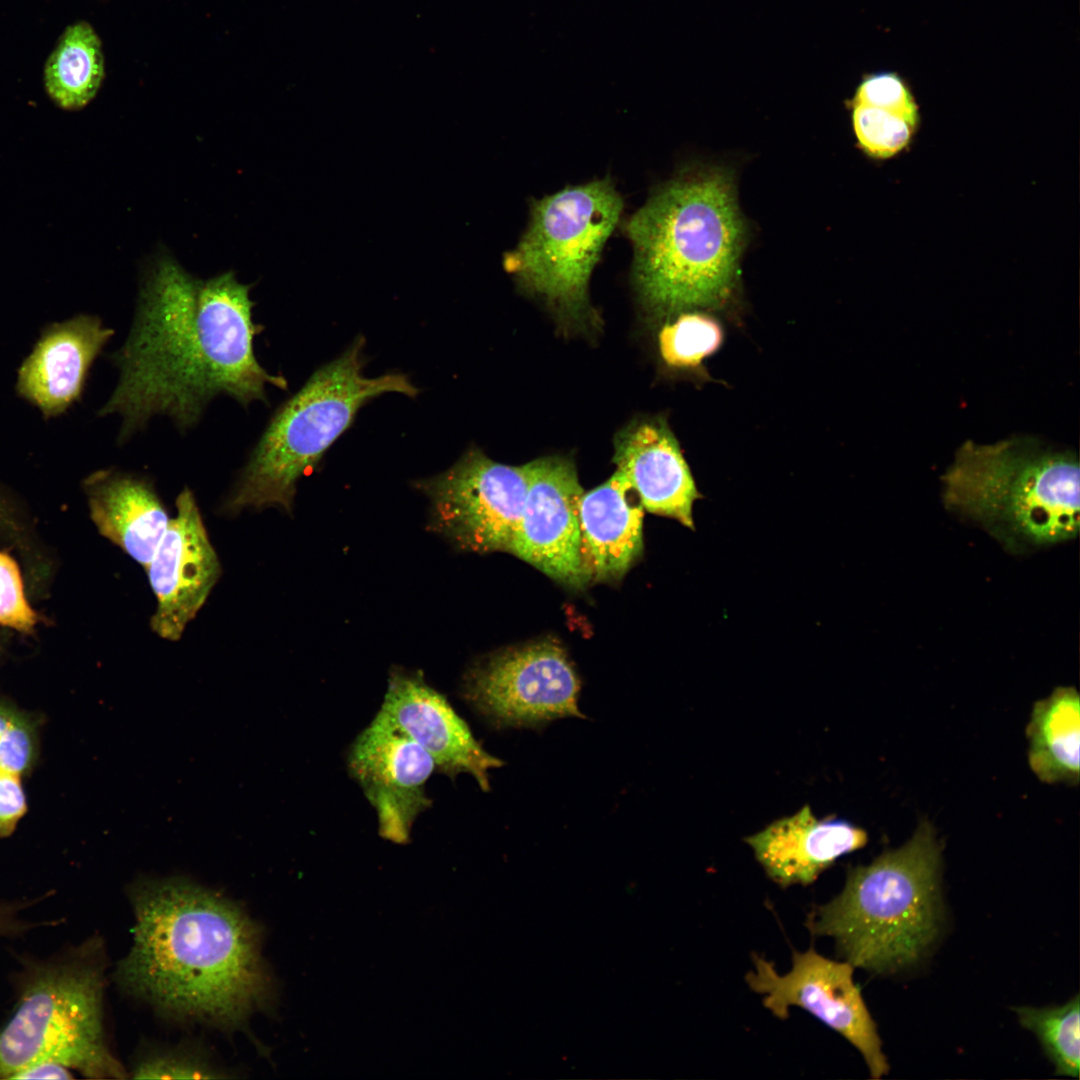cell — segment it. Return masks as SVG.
Returning a JSON list of instances; mask_svg holds the SVG:
<instances>
[{
  "instance_id": "cell-1",
  "label": "cell",
  "mask_w": 1080,
  "mask_h": 1080,
  "mask_svg": "<svg viewBox=\"0 0 1080 1080\" xmlns=\"http://www.w3.org/2000/svg\"><path fill=\"white\" fill-rule=\"evenodd\" d=\"M250 286L231 271L208 280L171 257L158 259L140 288L126 340L111 354L119 371L100 416L121 419L127 442L157 416L180 431L195 427L212 400L226 396L243 408L267 403V387H288L258 361Z\"/></svg>"
},
{
  "instance_id": "cell-2",
  "label": "cell",
  "mask_w": 1080,
  "mask_h": 1080,
  "mask_svg": "<svg viewBox=\"0 0 1080 1080\" xmlns=\"http://www.w3.org/2000/svg\"><path fill=\"white\" fill-rule=\"evenodd\" d=\"M133 945L116 978L129 993L182 1018L235 1026L270 984L255 923L222 896L182 879L132 892Z\"/></svg>"
},
{
  "instance_id": "cell-3",
  "label": "cell",
  "mask_w": 1080,
  "mask_h": 1080,
  "mask_svg": "<svg viewBox=\"0 0 1080 1080\" xmlns=\"http://www.w3.org/2000/svg\"><path fill=\"white\" fill-rule=\"evenodd\" d=\"M625 232L636 287L657 314L717 307L732 293L745 226L726 172L671 181L630 217Z\"/></svg>"
},
{
  "instance_id": "cell-4",
  "label": "cell",
  "mask_w": 1080,
  "mask_h": 1080,
  "mask_svg": "<svg viewBox=\"0 0 1080 1080\" xmlns=\"http://www.w3.org/2000/svg\"><path fill=\"white\" fill-rule=\"evenodd\" d=\"M941 843L922 819L901 847L850 867L841 893L809 915L812 934L829 936L853 967L893 973L917 962L942 923Z\"/></svg>"
},
{
  "instance_id": "cell-5",
  "label": "cell",
  "mask_w": 1080,
  "mask_h": 1080,
  "mask_svg": "<svg viewBox=\"0 0 1080 1080\" xmlns=\"http://www.w3.org/2000/svg\"><path fill=\"white\" fill-rule=\"evenodd\" d=\"M945 505L1009 545H1048L1079 530V462L1032 437L966 441L943 476Z\"/></svg>"
},
{
  "instance_id": "cell-6",
  "label": "cell",
  "mask_w": 1080,
  "mask_h": 1080,
  "mask_svg": "<svg viewBox=\"0 0 1080 1080\" xmlns=\"http://www.w3.org/2000/svg\"><path fill=\"white\" fill-rule=\"evenodd\" d=\"M364 347V337H356L276 410L229 494V511L276 506L291 513L297 482L348 429L363 405L384 393L417 396L418 388L403 374L366 377Z\"/></svg>"
},
{
  "instance_id": "cell-7",
  "label": "cell",
  "mask_w": 1080,
  "mask_h": 1080,
  "mask_svg": "<svg viewBox=\"0 0 1080 1080\" xmlns=\"http://www.w3.org/2000/svg\"><path fill=\"white\" fill-rule=\"evenodd\" d=\"M96 943L31 967L0 1030V1079L55 1062L88 1078H125L103 1028V968Z\"/></svg>"
},
{
  "instance_id": "cell-8",
  "label": "cell",
  "mask_w": 1080,
  "mask_h": 1080,
  "mask_svg": "<svg viewBox=\"0 0 1080 1080\" xmlns=\"http://www.w3.org/2000/svg\"><path fill=\"white\" fill-rule=\"evenodd\" d=\"M622 208L609 178L534 201L527 230L506 267L526 288L569 314L585 312L591 273Z\"/></svg>"
},
{
  "instance_id": "cell-9",
  "label": "cell",
  "mask_w": 1080,
  "mask_h": 1080,
  "mask_svg": "<svg viewBox=\"0 0 1080 1080\" xmlns=\"http://www.w3.org/2000/svg\"><path fill=\"white\" fill-rule=\"evenodd\" d=\"M528 485L525 465L468 450L442 473L414 482L429 500L428 529L459 549L509 552Z\"/></svg>"
},
{
  "instance_id": "cell-10",
  "label": "cell",
  "mask_w": 1080,
  "mask_h": 1080,
  "mask_svg": "<svg viewBox=\"0 0 1080 1080\" xmlns=\"http://www.w3.org/2000/svg\"><path fill=\"white\" fill-rule=\"evenodd\" d=\"M579 677L558 643L542 640L496 652L474 664L465 700L497 728L540 727L557 718H584Z\"/></svg>"
},
{
  "instance_id": "cell-11",
  "label": "cell",
  "mask_w": 1080,
  "mask_h": 1080,
  "mask_svg": "<svg viewBox=\"0 0 1080 1080\" xmlns=\"http://www.w3.org/2000/svg\"><path fill=\"white\" fill-rule=\"evenodd\" d=\"M755 970L747 973L749 987L763 994V1005L780 1019L789 1016V1007L807 1010L846 1038L862 1054L873 1079L889 1073L877 1033L859 987L853 981V966L818 954L813 948L794 952L791 970L780 975L772 962L753 955Z\"/></svg>"
},
{
  "instance_id": "cell-12",
  "label": "cell",
  "mask_w": 1080,
  "mask_h": 1080,
  "mask_svg": "<svg viewBox=\"0 0 1080 1080\" xmlns=\"http://www.w3.org/2000/svg\"><path fill=\"white\" fill-rule=\"evenodd\" d=\"M528 485L510 553L553 580L574 589L593 573L580 528L583 495L573 462L549 456L525 464Z\"/></svg>"
},
{
  "instance_id": "cell-13",
  "label": "cell",
  "mask_w": 1080,
  "mask_h": 1080,
  "mask_svg": "<svg viewBox=\"0 0 1080 1080\" xmlns=\"http://www.w3.org/2000/svg\"><path fill=\"white\" fill-rule=\"evenodd\" d=\"M347 765L376 812L379 835L407 844L417 817L432 804L425 789L436 771L431 756L374 717L350 746Z\"/></svg>"
},
{
  "instance_id": "cell-14",
  "label": "cell",
  "mask_w": 1080,
  "mask_h": 1080,
  "mask_svg": "<svg viewBox=\"0 0 1080 1080\" xmlns=\"http://www.w3.org/2000/svg\"><path fill=\"white\" fill-rule=\"evenodd\" d=\"M177 514L145 567L157 599L151 628L159 637L177 641L207 600L220 576V563L209 540L195 497L184 488L176 499Z\"/></svg>"
},
{
  "instance_id": "cell-15",
  "label": "cell",
  "mask_w": 1080,
  "mask_h": 1080,
  "mask_svg": "<svg viewBox=\"0 0 1080 1080\" xmlns=\"http://www.w3.org/2000/svg\"><path fill=\"white\" fill-rule=\"evenodd\" d=\"M375 718L421 746L433 759L436 771L451 779L469 773L484 792L490 789L488 771L504 765L483 749L467 723L444 695L427 684L421 672L393 668Z\"/></svg>"
},
{
  "instance_id": "cell-16",
  "label": "cell",
  "mask_w": 1080,
  "mask_h": 1080,
  "mask_svg": "<svg viewBox=\"0 0 1080 1080\" xmlns=\"http://www.w3.org/2000/svg\"><path fill=\"white\" fill-rule=\"evenodd\" d=\"M113 335L94 315L50 324L18 370V395L45 418L65 413L81 399L89 370Z\"/></svg>"
},
{
  "instance_id": "cell-17",
  "label": "cell",
  "mask_w": 1080,
  "mask_h": 1080,
  "mask_svg": "<svg viewBox=\"0 0 1080 1080\" xmlns=\"http://www.w3.org/2000/svg\"><path fill=\"white\" fill-rule=\"evenodd\" d=\"M613 461L644 510L694 530L693 504L702 495L676 438L664 422L642 421L619 432Z\"/></svg>"
},
{
  "instance_id": "cell-18",
  "label": "cell",
  "mask_w": 1080,
  "mask_h": 1080,
  "mask_svg": "<svg viewBox=\"0 0 1080 1080\" xmlns=\"http://www.w3.org/2000/svg\"><path fill=\"white\" fill-rule=\"evenodd\" d=\"M768 877L782 887L808 885L836 859L864 847L868 834L840 818L817 819L809 805L745 838Z\"/></svg>"
},
{
  "instance_id": "cell-19",
  "label": "cell",
  "mask_w": 1080,
  "mask_h": 1080,
  "mask_svg": "<svg viewBox=\"0 0 1080 1080\" xmlns=\"http://www.w3.org/2000/svg\"><path fill=\"white\" fill-rule=\"evenodd\" d=\"M90 515L100 534L144 568L169 523L152 483L143 477L106 469L84 482Z\"/></svg>"
},
{
  "instance_id": "cell-20",
  "label": "cell",
  "mask_w": 1080,
  "mask_h": 1080,
  "mask_svg": "<svg viewBox=\"0 0 1080 1080\" xmlns=\"http://www.w3.org/2000/svg\"><path fill=\"white\" fill-rule=\"evenodd\" d=\"M643 512L637 494L618 470L583 493L579 506L582 541L597 580L622 578L642 555Z\"/></svg>"
},
{
  "instance_id": "cell-21",
  "label": "cell",
  "mask_w": 1080,
  "mask_h": 1080,
  "mask_svg": "<svg viewBox=\"0 0 1080 1080\" xmlns=\"http://www.w3.org/2000/svg\"><path fill=\"white\" fill-rule=\"evenodd\" d=\"M1025 734L1028 764L1041 782L1079 783L1080 697L1075 687H1056L1036 701Z\"/></svg>"
},
{
  "instance_id": "cell-22",
  "label": "cell",
  "mask_w": 1080,
  "mask_h": 1080,
  "mask_svg": "<svg viewBox=\"0 0 1080 1080\" xmlns=\"http://www.w3.org/2000/svg\"><path fill=\"white\" fill-rule=\"evenodd\" d=\"M101 41L93 27L79 21L69 25L44 66V88L61 109L76 111L97 94L104 78Z\"/></svg>"
},
{
  "instance_id": "cell-23",
  "label": "cell",
  "mask_w": 1080,
  "mask_h": 1080,
  "mask_svg": "<svg viewBox=\"0 0 1080 1080\" xmlns=\"http://www.w3.org/2000/svg\"><path fill=\"white\" fill-rule=\"evenodd\" d=\"M1079 995L1056 1007H1017L1020 1024L1033 1032L1055 1073L1078 1078L1080 1066Z\"/></svg>"
},
{
  "instance_id": "cell-24",
  "label": "cell",
  "mask_w": 1080,
  "mask_h": 1080,
  "mask_svg": "<svg viewBox=\"0 0 1080 1080\" xmlns=\"http://www.w3.org/2000/svg\"><path fill=\"white\" fill-rule=\"evenodd\" d=\"M659 350L666 364L676 368L699 365L721 346L723 330L708 314L685 312L659 333Z\"/></svg>"
},
{
  "instance_id": "cell-25",
  "label": "cell",
  "mask_w": 1080,
  "mask_h": 1080,
  "mask_svg": "<svg viewBox=\"0 0 1080 1080\" xmlns=\"http://www.w3.org/2000/svg\"><path fill=\"white\" fill-rule=\"evenodd\" d=\"M852 125L859 146L871 158L890 159L903 152L917 132L912 124L890 111L852 104Z\"/></svg>"
},
{
  "instance_id": "cell-26",
  "label": "cell",
  "mask_w": 1080,
  "mask_h": 1080,
  "mask_svg": "<svg viewBox=\"0 0 1080 1080\" xmlns=\"http://www.w3.org/2000/svg\"><path fill=\"white\" fill-rule=\"evenodd\" d=\"M852 104L884 109L906 119L919 129V105L907 81L897 72L881 71L863 77L856 88Z\"/></svg>"
},
{
  "instance_id": "cell-27",
  "label": "cell",
  "mask_w": 1080,
  "mask_h": 1080,
  "mask_svg": "<svg viewBox=\"0 0 1080 1080\" xmlns=\"http://www.w3.org/2000/svg\"><path fill=\"white\" fill-rule=\"evenodd\" d=\"M38 616L24 592L19 567L15 560L0 552V625L19 632H31Z\"/></svg>"
},
{
  "instance_id": "cell-28",
  "label": "cell",
  "mask_w": 1080,
  "mask_h": 1080,
  "mask_svg": "<svg viewBox=\"0 0 1080 1080\" xmlns=\"http://www.w3.org/2000/svg\"><path fill=\"white\" fill-rule=\"evenodd\" d=\"M33 755L32 732L22 716L0 705V771L20 776Z\"/></svg>"
},
{
  "instance_id": "cell-29",
  "label": "cell",
  "mask_w": 1080,
  "mask_h": 1080,
  "mask_svg": "<svg viewBox=\"0 0 1080 1080\" xmlns=\"http://www.w3.org/2000/svg\"><path fill=\"white\" fill-rule=\"evenodd\" d=\"M217 1070L199 1056L179 1051L151 1052L135 1066V1078H218Z\"/></svg>"
},
{
  "instance_id": "cell-30",
  "label": "cell",
  "mask_w": 1080,
  "mask_h": 1080,
  "mask_svg": "<svg viewBox=\"0 0 1080 1080\" xmlns=\"http://www.w3.org/2000/svg\"><path fill=\"white\" fill-rule=\"evenodd\" d=\"M26 810L19 776L0 771V837L9 835Z\"/></svg>"
},
{
  "instance_id": "cell-31",
  "label": "cell",
  "mask_w": 1080,
  "mask_h": 1080,
  "mask_svg": "<svg viewBox=\"0 0 1080 1080\" xmlns=\"http://www.w3.org/2000/svg\"><path fill=\"white\" fill-rule=\"evenodd\" d=\"M71 1070L55 1062H40L31 1065L17 1075L15 1079H71Z\"/></svg>"
}]
</instances>
